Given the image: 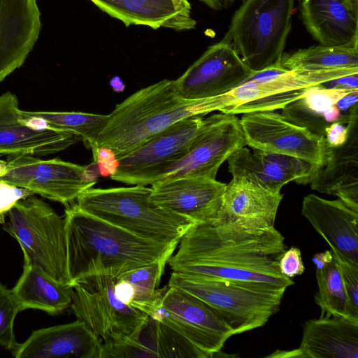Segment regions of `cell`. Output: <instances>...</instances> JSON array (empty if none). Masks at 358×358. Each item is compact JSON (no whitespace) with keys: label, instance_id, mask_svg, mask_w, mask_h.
Wrapping results in <instances>:
<instances>
[{"label":"cell","instance_id":"20","mask_svg":"<svg viewBox=\"0 0 358 358\" xmlns=\"http://www.w3.org/2000/svg\"><path fill=\"white\" fill-rule=\"evenodd\" d=\"M268 357L357 358L358 320L331 316L305 322L298 348Z\"/></svg>","mask_w":358,"mask_h":358},{"label":"cell","instance_id":"10","mask_svg":"<svg viewBox=\"0 0 358 358\" xmlns=\"http://www.w3.org/2000/svg\"><path fill=\"white\" fill-rule=\"evenodd\" d=\"M149 317L178 332L210 357L220 353L234 335L208 305L169 285L156 290Z\"/></svg>","mask_w":358,"mask_h":358},{"label":"cell","instance_id":"25","mask_svg":"<svg viewBox=\"0 0 358 358\" xmlns=\"http://www.w3.org/2000/svg\"><path fill=\"white\" fill-rule=\"evenodd\" d=\"M300 13L320 45L358 47V0H302Z\"/></svg>","mask_w":358,"mask_h":358},{"label":"cell","instance_id":"40","mask_svg":"<svg viewBox=\"0 0 358 358\" xmlns=\"http://www.w3.org/2000/svg\"><path fill=\"white\" fill-rule=\"evenodd\" d=\"M322 85L328 89L352 91L358 90V73L341 76Z\"/></svg>","mask_w":358,"mask_h":358},{"label":"cell","instance_id":"28","mask_svg":"<svg viewBox=\"0 0 358 358\" xmlns=\"http://www.w3.org/2000/svg\"><path fill=\"white\" fill-rule=\"evenodd\" d=\"M12 290L22 310L37 309L57 315L71 306L73 286L59 283L24 262L22 273Z\"/></svg>","mask_w":358,"mask_h":358},{"label":"cell","instance_id":"16","mask_svg":"<svg viewBox=\"0 0 358 358\" xmlns=\"http://www.w3.org/2000/svg\"><path fill=\"white\" fill-rule=\"evenodd\" d=\"M80 139L73 133L22 122L15 94L0 95V155L45 156L64 150Z\"/></svg>","mask_w":358,"mask_h":358},{"label":"cell","instance_id":"8","mask_svg":"<svg viewBox=\"0 0 358 358\" xmlns=\"http://www.w3.org/2000/svg\"><path fill=\"white\" fill-rule=\"evenodd\" d=\"M117 278L98 274L84 277L73 286L71 306L77 319L101 341L138 339L149 315L115 294Z\"/></svg>","mask_w":358,"mask_h":358},{"label":"cell","instance_id":"35","mask_svg":"<svg viewBox=\"0 0 358 358\" xmlns=\"http://www.w3.org/2000/svg\"><path fill=\"white\" fill-rule=\"evenodd\" d=\"M157 358L156 352L138 339H109L101 345L100 358Z\"/></svg>","mask_w":358,"mask_h":358},{"label":"cell","instance_id":"6","mask_svg":"<svg viewBox=\"0 0 358 358\" xmlns=\"http://www.w3.org/2000/svg\"><path fill=\"white\" fill-rule=\"evenodd\" d=\"M6 215L3 229L20 244L24 262L59 283L71 285L64 217L32 195L17 201Z\"/></svg>","mask_w":358,"mask_h":358},{"label":"cell","instance_id":"38","mask_svg":"<svg viewBox=\"0 0 358 358\" xmlns=\"http://www.w3.org/2000/svg\"><path fill=\"white\" fill-rule=\"evenodd\" d=\"M278 268L282 275L291 279L302 275L305 266L300 249L292 247L286 250L279 259Z\"/></svg>","mask_w":358,"mask_h":358},{"label":"cell","instance_id":"34","mask_svg":"<svg viewBox=\"0 0 358 358\" xmlns=\"http://www.w3.org/2000/svg\"><path fill=\"white\" fill-rule=\"evenodd\" d=\"M22 311L12 289L0 282V346L14 350L18 343L15 341L13 325L15 317Z\"/></svg>","mask_w":358,"mask_h":358},{"label":"cell","instance_id":"18","mask_svg":"<svg viewBox=\"0 0 358 358\" xmlns=\"http://www.w3.org/2000/svg\"><path fill=\"white\" fill-rule=\"evenodd\" d=\"M232 176L243 177L261 187L280 192L287 183H309L319 169L308 162L287 155L242 147L227 159Z\"/></svg>","mask_w":358,"mask_h":358},{"label":"cell","instance_id":"13","mask_svg":"<svg viewBox=\"0 0 358 358\" xmlns=\"http://www.w3.org/2000/svg\"><path fill=\"white\" fill-rule=\"evenodd\" d=\"M245 145L239 118L236 115L222 113L210 115L186 154L157 182L182 177L215 179L222 163Z\"/></svg>","mask_w":358,"mask_h":358},{"label":"cell","instance_id":"15","mask_svg":"<svg viewBox=\"0 0 358 358\" xmlns=\"http://www.w3.org/2000/svg\"><path fill=\"white\" fill-rule=\"evenodd\" d=\"M227 184L216 179L182 177L151 185V200L191 220L194 224L217 222Z\"/></svg>","mask_w":358,"mask_h":358},{"label":"cell","instance_id":"21","mask_svg":"<svg viewBox=\"0 0 358 358\" xmlns=\"http://www.w3.org/2000/svg\"><path fill=\"white\" fill-rule=\"evenodd\" d=\"M282 199L280 192L265 189L243 177L233 176L226 185L215 223H233L252 229L273 228Z\"/></svg>","mask_w":358,"mask_h":358},{"label":"cell","instance_id":"17","mask_svg":"<svg viewBox=\"0 0 358 358\" xmlns=\"http://www.w3.org/2000/svg\"><path fill=\"white\" fill-rule=\"evenodd\" d=\"M41 29L36 0H0V83L24 64Z\"/></svg>","mask_w":358,"mask_h":358},{"label":"cell","instance_id":"12","mask_svg":"<svg viewBox=\"0 0 358 358\" xmlns=\"http://www.w3.org/2000/svg\"><path fill=\"white\" fill-rule=\"evenodd\" d=\"M239 121L245 143L252 149L300 159L319 169L324 166V137L289 122L282 114L253 111L243 113Z\"/></svg>","mask_w":358,"mask_h":358},{"label":"cell","instance_id":"1","mask_svg":"<svg viewBox=\"0 0 358 358\" xmlns=\"http://www.w3.org/2000/svg\"><path fill=\"white\" fill-rule=\"evenodd\" d=\"M275 227L252 229L229 222L193 224L168 262L173 271L285 292L294 282L281 274L287 250Z\"/></svg>","mask_w":358,"mask_h":358},{"label":"cell","instance_id":"2","mask_svg":"<svg viewBox=\"0 0 358 358\" xmlns=\"http://www.w3.org/2000/svg\"><path fill=\"white\" fill-rule=\"evenodd\" d=\"M67 271L71 285L89 275L121 274L171 257L179 243L145 239L96 217L73 204L66 208Z\"/></svg>","mask_w":358,"mask_h":358},{"label":"cell","instance_id":"43","mask_svg":"<svg viewBox=\"0 0 358 358\" xmlns=\"http://www.w3.org/2000/svg\"><path fill=\"white\" fill-rule=\"evenodd\" d=\"M7 171V162L0 159V178L3 176Z\"/></svg>","mask_w":358,"mask_h":358},{"label":"cell","instance_id":"37","mask_svg":"<svg viewBox=\"0 0 358 358\" xmlns=\"http://www.w3.org/2000/svg\"><path fill=\"white\" fill-rule=\"evenodd\" d=\"M34 193L0 180V224L5 223V215L14 204Z\"/></svg>","mask_w":358,"mask_h":358},{"label":"cell","instance_id":"23","mask_svg":"<svg viewBox=\"0 0 358 358\" xmlns=\"http://www.w3.org/2000/svg\"><path fill=\"white\" fill-rule=\"evenodd\" d=\"M101 340L76 321L33 331L11 350L15 358H100Z\"/></svg>","mask_w":358,"mask_h":358},{"label":"cell","instance_id":"30","mask_svg":"<svg viewBox=\"0 0 358 358\" xmlns=\"http://www.w3.org/2000/svg\"><path fill=\"white\" fill-rule=\"evenodd\" d=\"M280 65L288 71L358 68V47L319 45L283 53Z\"/></svg>","mask_w":358,"mask_h":358},{"label":"cell","instance_id":"29","mask_svg":"<svg viewBox=\"0 0 358 358\" xmlns=\"http://www.w3.org/2000/svg\"><path fill=\"white\" fill-rule=\"evenodd\" d=\"M21 121L31 126L50 128L73 133L90 148L94 157L99 150L97 141L105 127L108 115L81 112L26 111L20 109Z\"/></svg>","mask_w":358,"mask_h":358},{"label":"cell","instance_id":"9","mask_svg":"<svg viewBox=\"0 0 358 358\" xmlns=\"http://www.w3.org/2000/svg\"><path fill=\"white\" fill-rule=\"evenodd\" d=\"M206 121L202 116L182 120L116 159L112 180L127 185H152L188 151Z\"/></svg>","mask_w":358,"mask_h":358},{"label":"cell","instance_id":"14","mask_svg":"<svg viewBox=\"0 0 358 358\" xmlns=\"http://www.w3.org/2000/svg\"><path fill=\"white\" fill-rule=\"evenodd\" d=\"M252 73L233 48L220 41L209 46L173 85L181 97L202 99L227 93Z\"/></svg>","mask_w":358,"mask_h":358},{"label":"cell","instance_id":"24","mask_svg":"<svg viewBox=\"0 0 358 358\" xmlns=\"http://www.w3.org/2000/svg\"><path fill=\"white\" fill-rule=\"evenodd\" d=\"M345 143L327 147L326 163L312 175V189L336 196L358 212V113L349 122Z\"/></svg>","mask_w":358,"mask_h":358},{"label":"cell","instance_id":"39","mask_svg":"<svg viewBox=\"0 0 358 358\" xmlns=\"http://www.w3.org/2000/svg\"><path fill=\"white\" fill-rule=\"evenodd\" d=\"M348 127L347 124L336 122L325 130L324 138L327 147H339L347 141Z\"/></svg>","mask_w":358,"mask_h":358},{"label":"cell","instance_id":"22","mask_svg":"<svg viewBox=\"0 0 358 358\" xmlns=\"http://www.w3.org/2000/svg\"><path fill=\"white\" fill-rule=\"evenodd\" d=\"M358 73V68L328 70L288 71L280 63L253 72L241 84L227 93L229 106L227 109L258 99L278 94L299 91L332 79Z\"/></svg>","mask_w":358,"mask_h":358},{"label":"cell","instance_id":"4","mask_svg":"<svg viewBox=\"0 0 358 358\" xmlns=\"http://www.w3.org/2000/svg\"><path fill=\"white\" fill-rule=\"evenodd\" d=\"M151 188H89L76 199L82 210L139 237L164 243H179L194 224L151 200Z\"/></svg>","mask_w":358,"mask_h":358},{"label":"cell","instance_id":"7","mask_svg":"<svg viewBox=\"0 0 358 358\" xmlns=\"http://www.w3.org/2000/svg\"><path fill=\"white\" fill-rule=\"evenodd\" d=\"M168 285L211 308L234 335L264 326L275 314L285 292L173 271Z\"/></svg>","mask_w":358,"mask_h":358},{"label":"cell","instance_id":"27","mask_svg":"<svg viewBox=\"0 0 358 358\" xmlns=\"http://www.w3.org/2000/svg\"><path fill=\"white\" fill-rule=\"evenodd\" d=\"M350 92L328 89L322 84L311 86L301 97L282 107L281 114L289 122L324 137L330 125L336 122L347 124L358 113L346 115L337 105L338 101Z\"/></svg>","mask_w":358,"mask_h":358},{"label":"cell","instance_id":"5","mask_svg":"<svg viewBox=\"0 0 358 358\" xmlns=\"http://www.w3.org/2000/svg\"><path fill=\"white\" fill-rule=\"evenodd\" d=\"M294 0H244L221 40L252 71L280 62L292 29Z\"/></svg>","mask_w":358,"mask_h":358},{"label":"cell","instance_id":"41","mask_svg":"<svg viewBox=\"0 0 358 358\" xmlns=\"http://www.w3.org/2000/svg\"><path fill=\"white\" fill-rule=\"evenodd\" d=\"M334 259L331 250H326L313 255L312 261L315 265L316 269H322Z\"/></svg>","mask_w":358,"mask_h":358},{"label":"cell","instance_id":"32","mask_svg":"<svg viewBox=\"0 0 358 358\" xmlns=\"http://www.w3.org/2000/svg\"><path fill=\"white\" fill-rule=\"evenodd\" d=\"M169 258L164 257L117 276L118 278L127 281L131 287L133 296L129 306L149 315L155 300L157 286L159 284Z\"/></svg>","mask_w":358,"mask_h":358},{"label":"cell","instance_id":"3","mask_svg":"<svg viewBox=\"0 0 358 358\" xmlns=\"http://www.w3.org/2000/svg\"><path fill=\"white\" fill-rule=\"evenodd\" d=\"M228 106L226 94L186 99L177 94L173 80L164 79L138 90L116 105L108 114L97 147L109 150L117 159L182 120L222 112Z\"/></svg>","mask_w":358,"mask_h":358},{"label":"cell","instance_id":"42","mask_svg":"<svg viewBox=\"0 0 358 358\" xmlns=\"http://www.w3.org/2000/svg\"><path fill=\"white\" fill-rule=\"evenodd\" d=\"M208 6L219 7L228 6L233 3L236 0H199Z\"/></svg>","mask_w":358,"mask_h":358},{"label":"cell","instance_id":"36","mask_svg":"<svg viewBox=\"0 0 358 358\" xmlns=\"http://www.w3.org/2000/svg\"><path fill=\"white\" fill-rule=\"evenodd\" d=\"M332 254L345 285L351 309L358 316V264L351 263L333 252Z\"/></svg>","mask_w":358,"mask_h":358},{"label":"cell","instance_id":"19","mask_svg":"<svg viewBox=\"0 0 358 358\" xmlns=\"http://www.w3.org/2000/svg\"><path fill=\"white\" fill-rule=\"evenodd\" d=\"M301 213L333 252L358 264L357 211L340 199L327 200L310 194L303 199Z\"/></svg>","mask_w":358,"mask_h":358},{"label":"cell","instance_id":"31","mask_svg":"<svg viewBox=\"0 0 358 358\" xmlns=\"http://www.w3.org/2000/svg\"><path fill=\"white\" fill-rule=\"evenodd\" d=\"M315 273L318 289L315 295V302L321 309L320 317L339 316L358 320V316L351 309L334 259L322 269H316Z\"/></svg>","mask_w":358,"mask_h":358},{"label":"cell","instance_id":"26","mask_svg":"<svg viewBox=\"0 0 358 358\" xmlns=\"http://www.w3.org/2000/svg\"><path fill=\"white\" fill-rule=\"evenodd\" d=\"M101 10L126 27L144 25L177 31L194 29L188 0H90Z\"/></svg>","mask_w":358,"mask_h":358},{"label":"cell","instance_id":"33","mask_svg":"<svg viewBox=\"0 0 358 358\" xmlns=\"http://www.w3.org/2000/svg\"><path fill=\"white\" fill-rule=\"evenodd\" d=\"M152 322L155 330L152 349L157 353L158 358L210 357L208 354L196 348L173 329L157 320H152Z\"/></svg>","mask_w":358,"mask_h":358},{"label":"cell","instance_id":"11","mask_svg":"<svg viewBox=\"0 0 358 358\" xmlns=\"http://www.w3.org/2000/svg\"><path fill=\"white\" fill-rule=\"evenodd\" d=\"M8 159L7 171L0 180L67 206L96 183L86 167L59 159L15 155Z\"/></svg>","mask_w":358,"mask_h":358}]
</instances>
